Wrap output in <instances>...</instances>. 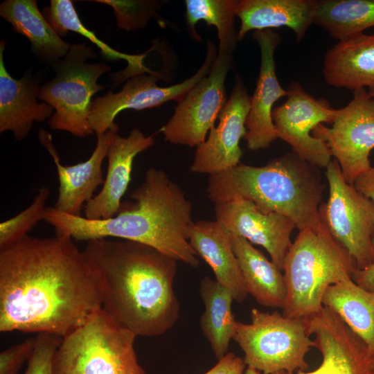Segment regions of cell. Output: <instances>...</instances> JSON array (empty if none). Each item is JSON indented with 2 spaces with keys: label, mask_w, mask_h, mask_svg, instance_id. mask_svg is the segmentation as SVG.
I'll list each match as a JSON object with an SVG mask.
<instances>
[{
  "label": "cell",
  "mask_w": 374,
  "mask_h": 374,
  "mask_svg": "<svg viewBox=\"0 0 374 374\" xmlns=\"http://www.w3.org/2000/svg\"><path fill=\"white\" fill-rule=\"evenodd\" d=\"M103 310L94 273L74 240L27 235L0 250V331L64 337Z\"/></svg>",
  "instance_id": "cell-1"
},
{
  "label": "cell",
  "mask_w": 374,
  "mask_h": 374,
  "mask_svg": "<svg viewBox=\"0 0 374 374\" xmlns=\"http://www.w3.org/2000/svg\"><path fill=\"white\" fill-rule=\"evenodd\" d=\"M82 251L94 273L103 310L117 323L144 337L161 335L175 324L177 260L120 239L89 240Z\"/></svg>",
  "instance_id": "cell-2"
},
{
  "label": "cell",
  "mask_w": 374,
  "mask_h": 374,
  "mask_svg": "<svg viewBox=\"0 0 374 374\" xmlns=\"http://www.w3.org/2000/svg\"><path fill=\"white\" fill-rule=\"evenodd\" d=\"M122 202L117 214L106 220H91L47 207L44 221L56 235L73 240L118 238L150 246L191 267L199 265L189 242L193 205L162 170H146L144 181Z\"/></svg>",
  "instance_id": "cell-3"
},
{
  "label": "cell",
  "mask_w": 374,
  "mask_h": 374,
  "mask_svg": "<svg viewBox=\"0 0 374 374\" xmlns=\"http://www.w3.org/2000/svg\"><path fill=\"white\" fill-rule=\"evenodd\" d=\"M319 169L292 151L263 166L239 163L210 175L207 193L214 204L249 200L265 213L288 217L300 231L321 223L319 207L324 184Z\"/></svg>",
  "instance_id": "cell-4"
},
{
  "label": "cell",
  "mask_w": 374,
  "mask_h": 374,
  "mask_svg": "<svg viewBox=\"0 0 374 374\" xmlns=\"http://www.w3.org/2000/svg\"><path fill=\"white\" fill-rule=\"evenodd\" d=\"M355 269L351 256L321 221L300 231L283 262L287 294L282 314L295 319L316 314L328 288L352 278Z\"/></svg>",
  "instance_id": "cell-5"
},
{
  "label": "cell",
  "mask_w": 374,
  "mask_h": 374,
  "mask_svg": "<svg viewBox=\"0 0 374 374\" xmlns=\"http://www.w3.org/2000/svg\"><path fill=\"white\" fill-rule=\"evenodd\" d=\"M136 337L102 310L62 338L53 374H148L134 349Z\"/></svg>",
  "instance_id": "cell-6"
},
{
  "label": "cell",
  "mask_w": 374,
  "mask_h": 374,
  "mask_svg": "<svg viewBox=\"0 0 374 374\" xmlns=\"http://www.w3.org/2000/svg\"><path fill=\"white\" fill-rule=\"evenodd\" d=\"M96 56L87 43L72 44L66 55L51 66L55 76L37 91V98L54 109L48 121L51 129L80 138L94 134L89 125L92 98L105 89L98 79L111 71L105 62H87Z\"/></svg>",
  "instance_id": "cell-7"
},
{
  "label": "cell",
  "mask_w": 374,
  "mask_h": 374,
  "mask_svg": "<svg viewBox=\"0 0 374 374\" xmlns=\"http://www.w3.org/2000/svg\"><path fill=\"white\" fill-rule=\"evenodd\" d=\"M310 336L303 319L253 308L250 323L235 321L233 339L244 352L247 366L263 374H294L308 368L305 355L313 347Z\"/></svg>",
  "instance_id": "cell-8"
},
{
  "label": "cell",
  "mask_w": 374,
  "mask_h": 374,
  "mask_svg": "<svg viewBox=\"0 0 374 374\" xmlns=\"http://www.w3.org/2000/svg\"><path fill=\"white\" fill-rule=\"evenodd\" d=\"M326 170L329 197L320 205V220L351 256L356 269H364L374 260V204L346 181L335 159Z\"/></svg>",
  "instance_id": "cell-9"
},
{
  "label": "cell",
  "mask_w": 374,
  "mask_h": 374,
  "mask_svg": "<svg viewBox=\"0 0 374 374\" xmlns=\"http://www.w3.org/2000/svg\"><path fill=\"white\" fill-rule=\"evenodd\" d=\"M217 48L211 41L207 42L205 60L198 71L183 82L168 87H160L157 82L161 78L159 72L134 75L126 81L117 92L109 91L103 96L93 98L89 125L97 136L107 131L118 132L115 123L116 116L126 109L143 110L158 107L169 100L180 102L185 95L210 72L217 56Z\"/></svg>",
  "instance_id": "cell-10"
},
{
  "label": "cell",
  "mask_w": 374,
  "mask_h": 374,
  "mask_svg": "<svg viewBox=\"0 0 374 374\" xmlns=\"http://www.w3.org/2000/svg\"><path fill=\"white\" fill-rule=\"evenodd\" d=\"M331 127L321 124L312 135L323 139L346 180L355 179L371 167L374 149V97L367 89L353 91V99L337 113Z\"/></svg>",
  "instance_id": "cell-11"
},
{
  "label": "cell",
  "mask_w": 374,
  "mask_h": 374,
  "mask_svg": "<svg viewBox=\"0 0 374 374\" xmlns=\"http://www.w3.org/2000/svg\"><path fill=\"white\" fill-rule=\"evenodd\" d=\"M232 60V53L218 51L209 73L178 103L172 116L161 128L166 141L189 147L206 141L227 101L225 80Z\"/></svg>",
  "instance_id": "cell-12"
},
{
  "label": "cell",
  "mask_w": 374,
  "mask_h": 374,
  "mask_svg": "<svg viewBox=\"0 0 374 374\" xmlns=\"http://www.w3.org/2000/svg\"><path fill=\"white\" fill-rule=\"evenodd\" d=\"M285 102L274 107L272 120L278 138L288 143L302 159L326 168L332 161L327 143L312 135L323 123L332 124L337 109L325 99H317L307 93L297 81H292Z\"/></svg>",
  "instance_id": "cell-13"
},
{
  "label": "cell",
  "mask_w": 374,
  "mask_h": 374,
  "mask_svg": "<svg viewBox=\"0 0 374 374\" xmlns=\"http://www.w3.org/2000/svg\"><path fill=\"white\" fill-rule=\"evenodd\" d=\"M303 320L308 334L314 337L312 346L321 353L322 362L311 372L296 374H374V355L332 310L323 305Z\"/></svg>",
  "instance_id": "cell-14"
},
{
  "label": "cell",
  "mask_w": 374,
  "mask_h": 374,
  "mask_svg": "<svg viewBox=\"0 0 374 374\" xmlns=\"http://www.w3.org/2000/svg\"><path fill=\"white\" fill-rule=\"evenodd\" d=\"M214 211L215 220L226 232L264 247L273 263L283 271L292 244L291 233L296 228L290 218L278 213H265L244 199L215 203Z\"/></svg>",
  "instance_id": "cell-15"
},
{
  "label": "cell",
  "mask_w": 374,
  "mask_h": 374,
  "mask_svg": "<svg viewBox=\"0 0 374 374\" xmlns=\"http://www.w3.org/2000/svg\"><path fill=\"white\" fill-rule=\"evenodd\" d=\"M251 97L242 80L238 78L231 94L219 116V123L209 132L207 139L197 147L190 171L208 175L240 163V139L247 132L246 121Z\"/></svg>",
  "instance_id": "cell-16"
},
{
  "label": "cell",
  "mask_w": 374,
  "mask_h": 374,
  "mask_svg": "<svg viewBox=\"0 0 374 374\" xmlns=\"http://www.w3.org/2000/svg\"><path fill=\"white\" fill-rule=\"evenodd\" d=\"M253 39L260 50L261 61L256 87L250 100L244 136L251 150L267 148L278 139L272 120L274 103L286 96L287 89L280 84L276 73L274 53L280 42L278 33L271 29L256 30Z\"/></svg>",
  "instance_id": "cell-17"
},
{
  "label": "cell",
  "mask_w": 374,
  "mask_h": 374,
  "mask_svg": "<svg viewBox=\"0 0 374 374\" xmlns=\"http://www.w3.org/2000/svg\"><path fill=\"white\" fill-rule=\"evenodd\" d=\"M114 133L116 132L107 131L97 136L96 145L87 160L64 166L51 134L44 129L39 130V141L51 156L57 173L58 195L53 206L56 210L72 215H82L81 211L86 204L95 196L97 188L104 183L102 166Z\"/></svg>",
  "instance_id": "cell-18"
},
{
  "label": "cell",
  "mask_w": 374,
  "mask_h": 374,
  "mask_svg": "<svg viewBox=\"0 0 374 374\" xmlns=\"http://www.w3.org/2000/svg\"><path fill=\"white\" fill-rule=\"evenodd\" d=\"M153 136H145L137 128L123 137L114 133L107 150L108 165L100 190L84 207V217L106 220L115 216L127 190L134 158L154 144Z\"/></svg>",
  "instance_id": "cell-19"
},
{
  "label": "cell",
  "mask_w": 374,
  "mask_h": 374,
  "mask_svg": "<svg viewBox=\"0 0 374 374\" xmlns=\"http://www.w3.org/2000/svg\"><path fill=\"white\" fill-rule=\"evenodd\" d=\"M6 43L0 42V133L11 132L20 141L29 135L34 122L49 119L54 109L45 102H37L39 78L28 71L15 79L8 73L3 61Z\"/></svg>",
  "instance_id": "cell-20"
},
{
  "label": "cell",
  "mask_w": 374,
  "mask_h": 374,
  "mask_svg": "<svg viewBox=\"0 0 374 374\" xmlns=\"http://www.w3.org/2000/svg\"><path fill=\"white\" fill-rule=\"evenodd\" d=\"M323 74L331 87L353 91L366 88L374 97V34L338 41L326 53Z\"/></svg>",
  "instance_id": "cell-21"
},
{
  "label": "cell",
  "mask_w": 374,
  "mask_h": 374,
  "mask_svg": "<svg viewBox=\"0 0 374 374\" xmlns=\"http://www.w3.org/2000/svg\"><path fill=\"white\" fill-rule=\"evenodd\" d=\"M316 0H240L236 16L240 20L238 40L251 30L287 27L294 31L296 42L314 24Z\"/></svg>",
  "instance_id": "cell-22"
},
{
  "label": "cell",
  "mask_w": 374,
  "mask_h": 374,
  "mask_svg": "<svg viewBox=\"0 0 374 374\" xmlns=\"http://www.w3.org/2000/svg\"><path fill=\"white\" fill-rule=\"evenodd\" d=\"M189 242L211 267L215 279L229 290L234 301H244L249 294L229 233L216 220H198L190 229Z\"/></svg>",
  "instance_id": "cell-23"
},
{
  "label": "cell",
  "mask_w": 374,
  "mask_h": 374,
  "mask_svg": "<svg viewBox=\"0 0 374 374\" xmlns=\"http://www.w3.org/2000/svg\"><path fill=\"white\" fill-rule=\"evenodd\" d=\"M0 16L29 40L31 53L49 66L64 57L71 47L55 32L35 0H6L0 4Z\"/></svg>",
  "instance_id": "cell-24"
},
{
  "label": "cell",
  "mask_w": 374,
  "mask_h": 374,
  "mask_svg": "<svg viewBox=\"0 0 374 374\" xmlns=\"http://www.w3.org/2000/svg\"><path fill=\"white\" fill-rule=\"evenodd\" d=\"M229 235L248 294L262 306L282 309L287 290L281 271L245 238Z\"/></svg>",
  "instance_id": "cell-25"
},
{
  "label": "cell",
  "mask_w": 374,
  "mask_h": 374,
  "mask_svg": "<svg viewBox=\"0 0 374 374\" xmlns=\"http://www.w3.org/2000/svg\"><path fill=\"white\" fill-rule=\"evenodd\" d=\"M42 13L61 38L66 37L69 31L75 32L95 44L106 59L111 61L123 60L127 62V66L125 69L109 75L113 82V87H116L125 80L134 75L154 71L144 64L143 61L147 53L130 55L118 51L100 39L93 31L85 27L79 18L72 1L51 0L50 6L44 7Z\"/></svg>",
  "instance_id": "cell-26"
},
{
  "label": "cell",
  "mask_w": 374,
  "mask_h": 374,
  "mask_svg": "<svg viewBox=\"0 0 374 374\" xmlns=\"http://www.w3.org/2000/svg\"><path fill=\"white\" fill-rule=\"evenodd\" d=\"M323 305L336 313L374 355V294L348 278L330 286Z\"/></svg>",
  "instance_id": "cell-27"
},
{
  "label": "cell",
  "mask_w": 374,
  "mask_h": 374,
  "mask_svg": "<svg viewBox=\"0 0 374 374\" xmlns=\"http://www.w3.org/2000/svg\"><path fill=\"white\" fill-rule=\"evenodd\" d=\"M199 294L204 305L200 328L219 360L227 353L235 333L236 321L231 308L234 300L228 289L208 276L201 280Z\"/></svg>",
  "instance_id": "cell-28"
},
{
  "label": "cell",
  "mask_w": 374,
  "mask_h": 374,
  "mask_svg": "<svg viewBox=\"0 0 374 374\" xmlns=\"http://www.w3.org/2000/svg\"><path fill=\"white\" fill-rule=\"evenodd\" d=\"M338 41L374 26V0L317 1L314 21Z\"/></svg>",
  "instance_id": "cell-29"
},
{
  "label": "cell",
  "mask_w": 374,
  "mask_h": 374,
  "mask_svg": "<svg viewBox=\"0 0 374 374\" xmlns=\"http://www.w3.org/2000/svg\"><path fill=\"white\" fill-rule=\"evenodd\" d=\"M237 0H186V23L190 35L200 39L195 25L204 21L208 26L217 28L219 39L218 51L232 53L236 47L238 33L235 30Z\"/></svg>",
  "instance_id": "cell-30"
},
{
  "label": "cell",
  "mask_w": 374,
  "mask_h": 374,
  "mask_svg": "<svg viewBox=\"0 0 374 374\" xmlns=\"http://www.w3.org/2000/svg\"><path fill=\"white\" fill-rule=\"evenodd\" d=\"M49 195L48 188H39L32 203L27 208L1 222L0 250L10 247L26 238L39 221L44 220Z\"/></svg>",
  "instance_id": "cell-31"
},
{
  "label": "cell",
  "mask_w": 374,
  "mask_h": 374,
  "mask_svg": "<svg viewBox=\"0 0 374 374\" xmlns=\"http://www.w3.org/2000/svg\"><path fill=\"white\" fill-rule=\"evenodd\" d=\"M109 6L114 11L118 28L133 31L148 26L152 17L158 18L160 2L152 0H96Z\"/></svg>",
  "instance_id": "cell-32"
},
{
  "label": "cell",
  "mask_w": 374,
  "mask_h": 374,
  "mask_svg": "<svg viewBox=\"0 0 374 374\" xmlns=\"http://www.w3.org/2000/svg\"><path fill=\"white\" fill-rule=\"evenodd\" d=\"M62 337L48 333L36 337L34 350L28 360L24 374H53V362Z\"/></svg>",
  "instance_id": "cell-33"
},
{
  "label": "cell",
  "mask_w": 374,
  "mask_h": 374,
  "mask_svg": "<svg viewBox=\"0 0 374 374\" xmlns=\"http://www.w3.org/2000/svg\"><path fill=\"white\" fill-rule=\"evenodd\" d=\"M35 338L27 339L0 353V374H17L24 363L33 354Z\"/></svg>",
  "instance_id": "cell-34"
},
{
  "label": "cell",
  "mask_w": 374,
  "mask_h": 374,
  "mask_svg": "<svg viewBox=\"0 0 374 374\" xmlns=\"http://www.w3.org/2000/svg\"><path fill=\"white\" fill-rule=\"evenodd\" d=\"M246 365L244 359L228 353L204 374H244Z\"/></svg>",
  "instance_id": "cell-35"
},
{
  "label": "cell",
  "mask_w": 374,
  "mask_h": 374,
  "mask_svg": "<svg viewBox=\"0 0 374 374\" xmlns=\"http://www.w3.org/2000/svg\"><path fill=\"white\" fill-rule=\"evenodd\" d=\"M356 189L372 201L374 204V166L359 175L353 183ZM374 246V233L373 236Z\"/></svg>",
  "instance_id": "cell-36"
},
{
  "label": "cell",
  "mask_w": 374,
  "mask_h": 374,
  "mask_svg": "<svg viewBox=\"0 0 374 374\" xmlns=\"http://www.w3.org/2000/svg\"><path fill=\"white\" fill-rule=\"evenodd\" d=\"M352 279L359 286L374 294V260L364 269H355Z\"/></svg>",
  "instance_id": "cell-37"
},
{
  "label": "cell",
  "mask_w": 374,
  "mask_h": 374,
  "mask_svg": "<svg viewBox=\"0 0 374 374\" xmlns=\"http://www.w3.org/2000/svg\"><path fill=\"white\" fill-rule=\"evenodd\" d=\"M244 374H260V371L251 366H247Z\"/></svg>",
  "instance_id": "cell-38"
}]
</instances>
